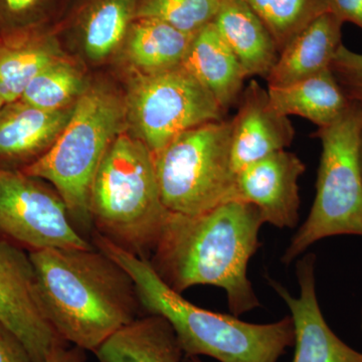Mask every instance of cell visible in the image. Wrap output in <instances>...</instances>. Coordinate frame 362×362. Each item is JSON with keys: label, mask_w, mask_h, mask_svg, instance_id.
I'll return each instance as SVG.
<instances>
[{"label": "cell", "mask_w": 362, "mask_h": 362, "mask_svg": "<svg viewBox=\"0 0 362 362\" xmlns=\"http://www.w3.org/2000/svg\"><path fill=\"white\" fill-rule=\"evenodd\" d=\"M0 321L25 345L33 362H45L52 347L66 342L47 321L30 255L0 240Z\"/></svg>", "instance_id": "10"}, {"label": "cell", "mask_w": 362, "mask_h": 362, "mask_svg": "<svg viewBox=\"0 0 362 362\" xmlns=\"http://www.w3.org/2000/svg\"><path fill=\"white\" fill-rule=\"evenodd\" d=\"M264 223L256 206L240 201L197 216L170 213L150 265L178 294L197 285L221 288L230 313L239 317L261 306L247 265L259 250Z\"/></svg>", "instance_id": "1"}, {"label": "cell", "mask_w": 362, "mask_h": 362, "mask_svg": "<svg viewBox=\"0 0 362 362\" xmlns=\"http://www.w3.org/2000/svg\"><path fill=\"white\" fill-rule=\"evenodd\" d=\"M74 106L51 111L21 99L4 104L0 110V168L23 169L39 159L66 127Z\"/></svg>", "instance_id": "14"}, {"label": "cell", "mask_w": 362, "mask_h": 362, "mask_svg": "<svg viewBox=\"0 0 362 362\" xmlns=\"http://www.w3.org/2000/svg\"><path fill=\"white\" fill-rule=\"evenodd\" d=\"M232 122L202 124L178 135L154 156L162 202L168 211L197 216L235 201Z\"/></svg>", "instance_id": "7"}, {"label": "cell", "mask_w": 362, "mask_h": 362, "mask_svg": "<svg viewBox=\"0 0 362 362\" xmlns=\"http://www.w3.org/2000/svg\"><path fill=\"white\" fill-rule=\"evenodd\" d=\"M28 255L42 310L66 342L94 354L138 318L141 306L132 278L96 247Z\"/></svg>", "instance_id": "2"}, {"label": "cell", "mask_w": 362, "mask_h": 362, "mask_svg": "<svg viewBox=\"0 0 362 362\" xmlns=\"http://www.w3.org/2000/svg\"><path fill=\"white\" fill-rule=\"evenodd\" d=\"M59 0H0V37L47 28Z\"/></svg>", "instance_id": "26"}, {"label": "cell", "mask_w": 362, "mask_h": 362, "mask_svg": "<svg viewBox=\"0 0 362 362\" xmlns=\"http://www.w3.org/2000/svg\"><path fill=\"white\" fill-rule=\"evenodd\" d=\"M330 71L347 99L362 105V54L342 44L331 63Z\"/></svg>", "instance_id": "27"}, {"label": "cell", "mask_w": 362, "mask_h": 362, "mask_svg": "<svg viewBox=\"0 0 362 362\" xmlns=\"http://www.w3.org/2000/svg\"><path fill=\"white\" fill-rule=\"evenodd\" d=\"M315 264L313 252L297 262L298 297L277 281L269 279V284L291 312L295 328L293 362H362V352L343 342L324 318L317 299Z\"/></svg>", "instance_id": "12"}, {"label": "cell", "mask_w": 362, "mask_h": 362, "mask_svg": "<svg viewBox=\"0 0 362 362\" xmlns=\"http://www.w3.org/2000/svg\"><path fill=\"white\" fill-rule=\"evenodd\" d=\"M267 90L279 113L302 117L318 128L334 123L351 104L330 69L299 82Z\"/></svg>", "instance_id": "20"}, {"label": "cell", "mask_w": 362, "mask_h": 362, "mask_svg": "<svg viewBox=\"0 0 362 362\" xmlns=\"http://www.w3.org/2000/svg\"><path fill=\"white\" fill-rule=\"evenodd\" d=\"M0 362H33L23 342L1 321H0Z\"/></svg>", "instance_id": "28"}, {"label": "cell", "mask_w": 362, "mask_h": 362, "mask_svg": "<svg viewBox=\"0 0 362 362\" xmlns=\"http://www.w3.org/2000/svg\"><path fill=\"white\" fill-rule=\"evenodd\" d=\"M361 331H362V310H361Z\"/></svg>", "instance_id": "34"}, {"label": "cell", "mask_w": 362, "mask_h": 362, "mask_svg": "<svg viewBox=\"0 0 362 362\" xmlns=\"http://www.w3.org/2000/svg\"><path fill=\"white\" fill-rule=\"evenodd\" d=\"M328 11L342 23H350L362 30V0H327Z\"/></svg>", "instance_id": "29"}, {"label": "cell", "mask_w": 362, "mask_h": 362, "mask_svg": "<svg viewBox=\"0 0 362 362\" xmlns=\"http://www.w3.org/2000/svg\"><path fill=\"white\" fill-rule=\"evenodd\" d=\"M94 233L148 259L170 211L162 202L154 156L137 136L121 132L107 150L90 192Z\"/></svg>", "instance_id": "4"}, {"label": "cell", "mask_w": 362, "mask_h": 362, "mask_svg": "<svg viewBox=\"0 0 362 362\" xmlns=\"http://www.w3.org/2000/svg\"><path fill=\"white\" fill-rule=\"evenodd\" d=\"M137 137L152 153L185 131L226 119L213 94L183 66L137 78L126 106Z\"/></svg>", "instance_id": "8"}, {"label": "cell", "mask_w": 362, "mask_h": 362, "mask_svg": "<svg viewBox=\"0 0 362 362\" xmlns=\"http://www.w3.org/2000/svg\"><path fill=\"white\" fill-rule=\"evenodd\" d=\"M126 114L125 105L110 90L86 88L51 148L21 169L52 185L83 235L93 230L89 209L93 181L107 150L122 132Z\"/></svg>", "instance_id": "5"}, {"label": "cell", "mask_w": 362, "mask_h": 362, "mask_svg": "<svg viewBox=\"0 0 362 362\" xmlns=\"http://www.w3.org/2000/svg\"><path fill=\"white\" fill-rule=\"evenodd\" d=\"M221 0H136V18L168 23L189 35L213 23Z\"/></svg>", "instance_id": "25"}, {"label": "cell", "mask_w": 362, "mask_h": 362, "mask_svg": "<svg viewBox=\"0 0 362 362\" xmlns=\"http://www.w3.org/2000/svg\"><path fill=\"white\" fill-rule=\"evenodd\" d=\"M42 181L0 168V235L30 252L94 247L74 225L61 195Z\"/></svg>", "instance_id": "9"}, {"label": "cell", "mask_w": 362, "mask_h": 362, "mask_svg": "<svg viewBox=\"0 0 362 362\" xmlns=\"http://www.w3.org/2000/svg\"><path fill=\"white\" fill-rule=\"evenodd\" d=\"M181 66L213 94L226 114L239 103L247 76L214 21L194 33Z\"/></svg>", "instance_id": "16"}, {"label": "cell", "mask_w": 362, "mask_h": 362, "mask_svg": "<svg viewBox=\"0 0 362 362\" xmlns=\"http://www.w3.org/2000/svg\"><path fill=\"white\" fill-rule=\"evenodd\" d=\"M68 342H61L52 347L45 362H86V350L77 346H68Z\"/></svg>", "instance_id": "30"}, {"label": "cell", "mask_w": 362, "mask_h": 362, "mask_svg": "<svg viewBox=\"0 0 362 362\" xmlns=\"http://www.w3.org/2000/svg\"><path fill=\"white\" fill-rule=\"evenodd\" d=\"M61 54L49 28L0 37V97L4 103L20 100L40 71L63 58Z\"/></svg>", "instance_id": "18"}, {"label": "cell", "mask_w": 362, "mask_h": 362, "mask_svg": "<svg viewBox=\"0 0 362 362\" xmlns=\"http://www.w3.org/2000/svg\"><path fill=\"white\" fill-rule=\"evenodd\" d=\"M268 28L279 54L321 14L327 13V0H245Z\"/></svg>", "instance_id": "23"}, {"label": "cell", "mask_w": 362, "mask_h": 362, "mask_svg": "<svg viewBox=\"0 0 362 362\" xmlns=\"http://www.w3.org/2000/svg\"><path fill=\"white\" fill-rule=\"evenodd\" d=\"M135 16L136 0H85L73 28L87 56L101 61L125 42Z\"/></svg>", "instance_id": "21"}, {"label": "cell", "mask_w": 362, "mask_h": 362, "mask_svg": "<svg viewBox=\"0 0 362 362\" xmlns=\"http://www.w3.org/2000/svg\"><path fill=\"white\" fill-rule=\"evenodd\" d=\"M4 101L1 99V97H0V110H1L2 107L4 106Z\"/></svg>", "instance_id": "33"}, {"label": "cell", "mask_w": 362, "mask_h": 362, "mask_svg": "<svg viewBox=\"0 0 362 362\" xmlns=\"http://www.w3.org/2000/svg\"><path fill=\"white\" fill-rule=\"evenodd\" d=\"M232 122V165L235 173L264 157L286 150L295 130L289 117L279 113L268 90L252 80L244 88Z\"/></svg>", "instance_id": "13"}, {"label": "cell", "mask_w": 362, "mask_h": 362, "mask_svg": "<svg viewBox=\"0 0 362 362\" xmlns=\"http://www.w3.org/2000/svg\"><path fill=\"white\" fill-rule=\"evenodd\" d=\"M99 362H181L185 356L170 323L163 317H138L94 352Z\"/></svg>", "instance_id": "19"}, {"label": "cell", "mask_w": 362, "mask_h": 362, "mask_svg": "<svg viewBox=\"0 0 362 362\" xmlns=\"http://www.w3.org/2000/svg\"><path fill=\"white\" fill-rule=\"evenodd\" d=\"M85 90L82 74L63 57L40 71L21 99L44 110H61L73 106Z\"/></svg>", "instance_id": "24"}, {"label": "cell", "mask_w": 362, "mask_h": 362, "mask_svg": "<svg viewBox=\"0 0 362 362\" xmlns=\"http://www.w3.org/2000/svg\"><path fill=\"white\" fill-rule=\"evenodd\" d=\"M192 37L162 21L136 18L124 44L133 65L153 74L181 66Z\"/></svg>", "instance_id": "22"}, {"label": "cell", "mask_w": 362, "mask_h": 362, "mask_svg": "<svg viewBox=\"0 0 362 362\" xmlns=\"http://www.w3.org/2000/svg\"><path fill=\"white\" fill-rule=\"evenodd\" d=\"M359 162H361V176H362V134L361 139V148H359Z\"/></svg>", "instance_id": "31"}, {"label": "cell", "mask_w": 362, "mask_h": 362, "mask_svg": "<svg viewBox=\"0 0 362 362\" xmlns=\"http://www.w3.org/2000/svg\"><path fill=\"white\" fill-rule=\"evenodd\" d=\"M214 23L239 59L247 78H268L279 58L277 45L246 1L221 0Z\"/></svg>", "instance_id": "17"}, {"label": "cell", "mask_w": 362, "mask_h": 362, "mask_svg": "<svg viewBox=\"0 0 362 362\" xmlns=\"http://www.w3.org/2000/svg\"><path fill=\"white\" fill-rule=\"evenodd\" d=\"M188 362H202L199 357H188Z\"/></svg>", "instance_id": "32"}, {"label": "cell", "mask_w": 362, "mask_h": 362, "mask_svg": "<svg viewBox=\"0 0 362 362\" xmlns=\"http://www.w3.org/2000/svg\"><path fill=\"white\" fill-rule=\"evenodd\" d=\"M305 170L296 154L286 150L270 154L237 173L235 201L256 206L265 223L296 228L301 204L298 181Z\"/></svg>", "instance_id": "11"}, {"label": "cell", "mask_w": 362, "mask_h": 362, "mask_svg": "<svg viewBox=\"0 0 362 362\" xmlns=\"http://www.w3.org/2000/svg\"><path fill=\"white\" fill-rule=\"evenodd\" d=\"M342 25L329 11L309 23L279 54L266 78L268 88L284 87L330 69L342 45Z\"/></svg>", "instance_id": "15"}, {"label": "cell", "mask_w": 362, "mask_h": 362, "mask_svg": "<svg viewBox=\"0 0 362 362\" xmlns=\"http://www.w3.org/2000/svg\"><path fill=\"white\" fill-rule=\"evenodd\" d=\"M361 134L362 105L354 102L334 123L314 133L322 146L315 199L308 218L281 258L285 265L326 238L362 237Z\"/></svg>", "instance_id": "6"}, {"label": "cell", "mask_w": 362, "mask_h": 362, "mask_svg": "<svg viewBox=\"0 0 362 362\" xmlns=\"http://www.w3.org/2000/svg\"><path fill=\"white\" fill-rule=\"evenodd\" d=\"M90 242L129 274L143 310L170 323L187 358L204 356L220 362H277L288 347L294 346L291 316L277 322L255 324L206 310L170 289L148 259L115 246L96 233Z\"/></svg>", "instance_id": "3"}]
</instances>
